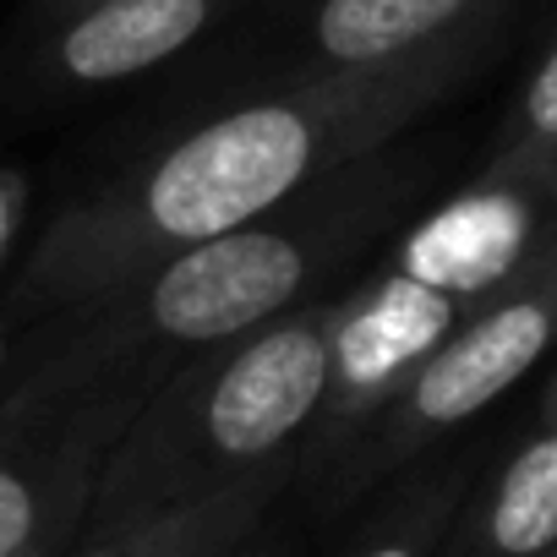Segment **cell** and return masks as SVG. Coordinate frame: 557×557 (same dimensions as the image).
<instances>
[{"mask_svg": "<svg viewBox=\"0 0 557 557\" xmlns=\"http://www.w3.org/2000/svg\"><path fill=\"white\" fill-rule=\"evenodd\" d=\"M481 50L486 45H454L377 72L301 66L296 83L191 126L121 181L61 208L17 278V301L94 307L153 262L285 208L323 175L394 143L454 94Z\"/></svg>", "mask_w": 557, "mask_h": 557, "instance_id": "obj_1", "label": "cell"}, {"mask_svg": "<svg viewBox=\"0 0 557 557\" xmlns=\"http://www.w3.org/2000/svg\"><path fill=\"white\" fill-rule=\"evenodd\" d=\"M405 186L410 170L356 159L307 186L301 197H290L285 208L153 262L132 285L94 301L88 329L66 345L55 367L77 377H115V372L164 377L175 356L230 345L307 307L312 285L329 268L350 262V251L394 213Z\"/></svg>", "mask_w": 557, "mask_h": 557, "instance_id": "obj_2", "label": "cell"}, {"mask_svg": "<svg viewBox=\"0 0 557 557\" xmlns=\"http://www.w3.org/2000/svg\"><path fill=\"white\" fill-rule=\"evenodd\" d=\"M334 307L307 301L164 372L115 437L83 530L278 470L301 475V448L329 388Z\"/></svg>", "mask_w": 557, "mask_h": 557, "instance_id": "obj_3", "label": "cell"}, {"mask_svg": "<svg viewBox=\"0 0 557 557\" xmlns=\"http://www.w3.org/2000/svg\"><path fill=\"white\" fill-rule=\"evenodd\" d=\"M153 372H39L0 410V557H61L83 524L99 470L153 394Z\"/></svg>", "mask_w": 557, "mask_h": 557, "instance_id": "obj_4", "label": "cell"}, {"mask_svg": "<svg viewBox=\"0 0 557 557\" xmlns=\"http://www.w3.org/2000/svg\"><path fill=\"white\" fill-rule=\"evenodd\" d=\"M552 345H557V246L459 318V329L432 350L416 383L334 470V492H356L426 454L437 437L497 405Z\"/></svg>", "mask_w": 557, "mask_h": 557, "instance_id": "obj_5", "label": "cell"}, {"mask_svg": "<svg viewBox=\"0 0 557 557\" xmlns=\"http://www.w3.org/2000/svg\"><path fill=\"white\" fill-rule=\"evenodd\" d=\"M470 307L454 296H437L416 278L383 268L334 307L329 334V388L323 410L312 421V437L301 448V475L339 470L350 448L388 416V405L416 383V372L432 361V350L459 329Z\"/></svg>", "mask_w": 557, "mask_h": 557, "instance_id": "obj_6", "label": "cell"}, {"mask_svg": "<svg viewBox=\"0 0 557 557\" xmlns=\"http://www.w3.org/2000/svg\"><path fill=\"white\" fill-rule=\"evenodd\" d=\"M552 246H557V175L481 164V175L465 191H454L399 235L388 268L437 296H454L459 307H475Z\"/></svg>", "mask_w": 557, "mask_h": 557, "instance_id": "obj_7", "label": "cell"}, {"mask_svg": "<svg viewBox=\"0 0 557 557\" xmlns=\"http://www.w3.org/2000/svg\"><path fill=\"white\" fill-rule=\"evenodd\" d=\"M240 0H83L55 12L45 72L66 88H110L191 50Z\"/></svg>", "mask_w": 557, "mask_h": 557, "instance_id": "obj_8", "label": "cell"}, {"mask_svg": "<svg viewBox=\"0 0 557 557\" xmlns=\"http://www.w3.org/2000/svg\"><path fill=\"white\" fill-rule=\"evenodd\" d=\"M508 0H318L307 72H377L454 45H486Z\"/></svg>", "mask_w": 557, "mask_h": 557, "instance_id": "obj_9", "label": "cell"}, {"mask_svg": "<svg viewBox=\"0 0 557 557\" xmlns=\"http://www.w3.org/2000/svg\"><path fill=\"white\" fill-rule=\"evenodd\" d=\"M557 546V416L503 459V470L459 503L437 557H546Z\"/></svg>", "mask_w": 557, "mask_h": 557, "instance_id": "obj_10", "label": "cell"}, {"mask_svg": "<svg viewBox=\"0 0 557 557\" xmlns=\"http://www.w3.org/2000/svg\"><path fill=\"white\" fill-rule=\"evenodd\" d=\"M296 475H257L208 497H186V503H164L115 524H94L83 530L61 557H224L230 546L251 541L268 503L285 492Z\"/></svg>", "mask_w": 557, "mask_h": 557, "instance_id": "obj_11", "label": "cell"}, {"mask_svg": "<svg viewBox=\"0 0 557 557\" xmlns=\"http://www.w3.org/2000/svg\"><path fill=\"white\" fill-rule=\"evenodd\" d=\"M465 503V470H443L421 486H410L350 557H437L454 513Z\"/></svg>", "mask_w": 557, "mask_h": 557, "instance_id": "obj_12", "label": "cell"}, {"mask_svg": "<svg viewBox=\"0 0 557 557\" xmlns=\"http://www.w3.org/2000/svg\"><path fill=\"white\" fill-rule=\"evenodd\" d=\"M492 170H524V175H557V39L524 77L497 143H492Z\"/></svg>", "mask_w": 557, "mask_h": 557, "instance_id": "obj_13", "label": "cell"}, {"mask_svg": "<svg viewBox=\"0 0 557 557\" xmlns=\"http://www.w3.org/2000/svg\"><path fill=\"white\" fill-rule=\"evenodd\" d=\"M23 219H28V175L0 170V257H7V246L17 240Z\"/></svg>", "mask_w": 557, "mask_h": 557, "instance_id": "obj_14", "label": "cell"}, {"mask_svg": "<svg viewBox=\"0 0 557 557\" xmlns=\"http://www.w3.org/2000/svg\"><path fill=\"white\" fill-rule=\"evenodd\" d=\"M224 557H290V552H285V546H273V541H257V535H251V541L230 546Z\"/></svg>", "mask_w": 557, "mask_h": 557, "instance_id": "obj_15", "label": "cell"}, {"mask_svg": "<svg viewBox=\"0 0 557 557\" xmlns=\"http://www.w3.org/2000/svg\"><path fill=\"white\" fill-rule=\"evenodd\" d=\"M72 7H83V0H45V12L55 17V12H72Z\"/></svg>", "mask_w": 557, "mask_h": 557, "instance_id": "obj_16", "label": "cell"}, {"mask_svg": "<svg viewBox=\"0 0 557 557\" xmlns=\"http://www.w3.org/2000/svg\"><path fill=\"white\" fill-rule=\"evenodd\" d=\"M0 361H7V329H0Z\"/></svg>", "mask_w": 557, "mask_h": 557, "instance_id": "obj_17", "label": "cell"}, {"mask_svg": "<svg viewBox=\"0 0 557 557\" xmlns=\"http://www.w3.org/2000/svg\"><path fill=\"white\" fill-rule=\"evenodd\" d=\"M546 557H557V546H552V552H546Z\"/></svg>", "mask_w": 557, "mask_h": 557, "instance_id": "obj_18", "label": "cell"}]
</instances>
